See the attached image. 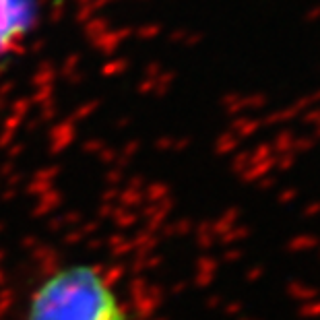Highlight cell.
I'll list each match as a JSON object with an SVG mask.
<instances>
[{
  "mask_svg": "<svg viewBox=\"0 0 320 320\" xmlns=\"http://www.w3.org/2000/svg\"><path fill=\"white\" fill-rule=\"evenodd\" d=\"M25 320H128L105 275L91 264H68L33 291Z\"/></svg>",
  "mask_w": 320,
  "mask_h": 320,
  "instance_id": "6da1fadb",
  "label": "cell"
},
{
  "mask_svg": "<svg viewBox=\"0 0 320 320\" xmlns=\"http://www.w3.org/2000/svg\"><path fill=\"white\" fill-rule=\"evenodd\" d=\"M35 23V0H0V58L13 54L33 31Z\"/></svg>",
  "mask_w": 320,
  "mask_h": 320,
  "instance_id": "7a4b0ae2",
  "label": "cell"
}]
</instances>
